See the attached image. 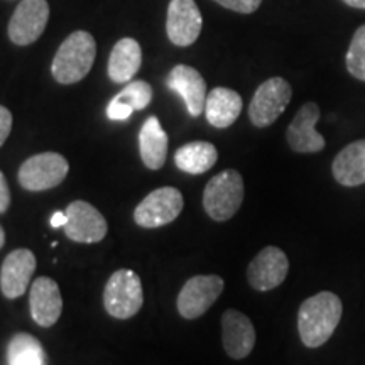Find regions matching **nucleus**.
<instances>
[{
	"instance_id": "obj_8",
	"label": "nucleus",
	"mask_w": 365,
	"mask_h": 365,
	"mask_svg": "<svg viewBox=\"0 0 365 365\" xmlns=\"http://www.w3.org/2000/svg\"><path fill=\"white\" fill-rule=\"evenodd\" d=\"M225 282L220 276H195L185 282L178 294V312L185 319L203 317L213 303L220 298Z\"/></svg>"
},
{
	"instance_id": "obj_22",
	"label": "nucleus",
	"mask_w": 365,
	"mask_h": 365,
	"mask_svg": "<svg viewBox=\"0 0 365 365\" xmlns=\"http://www.w3.org/2000/svg\"><path fill=\"white\" fill-rule=\"evenodd\" d=\"M217 159V148L205 140H193V143L185 144L175 154L176 166L188 175H203L215 166Z\"/></svg>"
},
{
	"instance_id": "obj_23",
	"label": "nucleus",
	"mask_w": 365,
	"mask_h": 365,
	"mask_svg": "<svg viewBox=\"0 0 365 365\" xmlns=\"http://www.w3.org/2000/svg\"><path fill=\"white\" fill-rule=\"evenodd\" d=\"M9 365H46L41 341L29 333H16L7 345Z\"/></svg>"
},
{
	"instance_id": "obj_17",
	"label": "nucleus",
	"mask_w": 365,
	"mask_h": 365,
	"mask_svg": "<svg viewBox=\"0 0 365 365\" xmlns=\"http://www.w3.org/2000/svg\"><path fill=\"white\" fill-rule=\"evenodd\" d=\"M29 307L31 317L39 327H53L63 312V298L56 281L51 277H38L31 286Z\"/></svg>"
},
{
	"instance_id": "obj_24",
	"label": "nucleus",
	"mask_w": 365,
	"mask_h": 365,
	"mask_svg": "<svg viewBox=\"0 0 365 365\" xmlns=\"http://www.w3.org/2000/svg\"><path fill=\"white\" fill-rule=\"evenodd\" d=\"M113 98L130 107L132 110H144L150 103V100H153V86L144 80L129 81V85Z\"/></svg>"
},
{
	"instance_id": "obj_25",
	"label": "nucleus",
	"mask_w": 365,
	"mask_h": 365,
	"mask_svg": "<svg viewBox=\"0 0 365 365\" xmlns=\"http://www.w3.org/2000/svg\"><path fill=\"white\" fill-rule=\"evenodd\" d=\"M345 61L350 75L365 81V24L355 31Z\"/></svg>"
},
{
	"instance_id": "obj_16",
	"label": "nucleus",
	"mask_w": 365,
	"mask_h": 365,
	"mask_svg": "<svg viewBox=\"0 0 365 365\" xmlns=\"http://www.w3.org/2000/svg\"><path fill=\"white\" fill-rule=\"evenodd\" d=\"M168 86L182 98L191 117H200L207 102V83L198 70L188 65H178L168 76Z\"/></svg>"
},
{
	"instance_id": "obj_15",
	"label": "nucleus",
	"mask_w": 365,
	"mask_h": 365,
	"mask_svg": "<svg viewBox=\"0 0 365 365\" xmlns=\"http://www.w3.org/2000/svg\"><path fill=\"white\" fill-rule=\"evenodd\" d=\"M38 261L29 249H16L7 255L0 269V289L9 299L21 298L29 287Z\"/></svg>"
},
{
	"instance_id": "obj_12",
	"label": "nucleus",
	"mask_w": 365,
	"mask_h": 365,
	"mask_svg": "<svg viewBox=\"0 0 365 365\" xmlns=\"http://www.w3.org/2000/svg\"><path fill=\"white\" fill-rule=\"evenodd\" d=\"M319 117L322 112L314 102L304 103L296 113L286 130V140L294 153L314 154L325 149V137L317 132Z\"/></svg>"
},
{
	"instance_id": "obj_27",
	"label": "nucleus",
	"mask_w": 365,
	"mask_h": 365,
	"mask_svg": "<svg viewBox=\"0 0 365 365\" xmlns=\"http://www.w3.org/2000/svg\"><path fill=\"white\" fill-rule=\"evenodd\" d=\"M11 130H12V113L9 108L0 105V148H2L4 143L7 140Z\"/></svg>"
},
{
	"instance_id": "obj_1",
	"label": "nucleus",
	"mask_w": 365,
	"mask_h": 365,
	"mask_svg": "<svg viewBox=\"0 0 365 365\" xmlns=\"http://www.w3.org/2000/svg\"><path fill=\"white\" fill-rule=\"evenodd\" d=\"M341 301L330 291L312 296L301 303L298 312V331L308 349H318L331 339L341 319Z\"/></svg>"
},
{
	"instance_id": "obj_5",
	"label": "nucleus",
	"mask_w": 365,
	"mask_h": 365,
	"mask_svg": "<svg viewBox=\"0 0 365 365\" xmlns=\"http://www.w3.org/2000/svg\"><path fill=\"white\" fill-rule=\"evenodd\" d=\"M293 98V88L284 78H269L255 90L249 105V118L255 127H269L282 115Z\"/></svg>"
},
{
	"instance_id": "obj_10",
	"label": "nucleus",
	"mask_w": 365,
	"mask_h": 365,
	"mask_svg": "<svg viewBox=\"0 0 365 365\" xmlns=\"http://www.w3.org/2000/svg\"><path fill=\"white\" fill-rule=\"evenodd\" d=\"M65 212L68 220L63 228L68 239L78 244H97L105 239L108 230L107 220L93 205L76 200L68 205Z\"/></svg>"
},
{
	"instance_id": "obj_14",
	"label": "nucleus",
	"mask_w": 365,
	"mask_h": 365,
	"mask_svg": "<svg viewBox=\"0 0 365 365\" xmlns=\"http://www.w3.org/2000/svg\"><path fill=\"white\" fill-rule=\"evenodd\" d=\"M222 344L227 355L242 360L252 354L255 346V328L247 314L227 309L222 314Z\"/></svg>"
},
{
	"instance_id": "obj_13",
	"label": "nucleus",
	"mask_w": 365,
	"mask_h": 365,
	"mask_svg": "<svg viewBox=\"0 0 365 365\" xmlns=\"http://www.w3.org/2000/svg\"><path fill=\"white\" fill-rule=\"evenodd\" d=\"M202 12L195 0H171L168 7L166 33L173 44L191 46L202 34Z\"/></svg>"
},
{
	"instance_id": "obj_18",
	"label": "nucleus",
	"mask_w": 365,
	"mask_h": 365,
	"mask_svg": "<svg viewBox=\"0 0 365 365\" xmlns=\"http://www.w3.org/2000/svg\"><path fill=\"white\" fill-rule=\"evenodd\" d=\"M333 178L341 186H360L365 182V139L345 145L333 159Z\"/></svg>"
},
{
	"instance_id": "obj_26",
	"label": "nucleus",
	"mask_w": 365,
	"mask_h": 365,
	"mask_svg": "<svg viewBox=\"0 0 365 365\" xmlns=\"http://www.w3.org/2000/svg\"><path fill=\"white\" fill-rule=\"evenodd\" d=\"M213 2L220 4L222 7L230 9V11L239 14H252L261 7L262 0H213Z\"/></svg>"
},
{
	"instance_id": "obj_31",
	"label": "nucleus",
	"mask_w": 365,
	"mask_h": 365,
	"mask_svg": "<svg viewBox=\"0 0 365 365\" xmlns=\"http://www.w3.org/2000/svg\"><path fill=\"white\" fill-rule=\"evenodd\" d=\"M4 244H6V232H4L2 225H0V249L4 247Z\"/></svg>"
},
{
	"instance_id": "obj_4",
	"label": "nucleus",
	"mask_w": 365,
	"mask_h": 365,
	"mask_svg": "<svg viewBox=\"0 0 365 365\" xmlns=\"http://www.w3.org/2000/svg\"><path fill=\"white\" fill-rule=\"evenodd\" d=\"M143 303V282L134 271L118 269L108 277L103 289V304L110 317L129 319L139 313Z\"/></svg>"
},
{
	"instance_id": "obj_21",
	"label": "nucleus",
	"mask_w": 365,
	"mask_h": 365,
	"mask_svg": "<svg viewBox=\"0 0 365 365\" xmlns=\"http://www.w3.org/2000/svg\"><path fill=\"white\" fill-rule=\"evenodd\" d=\"M139 150L144 166L149 170H161L168 158V134L158 117L150 115L140 127Z\"/></svg>"
},
{
	"instance_id": "obj_20",
	"label": "nucleus",
	"mask_w": 365,
	"mask_h": 365,
	"mask_svg": "<svg viewBox=\"0 0 365 365\" xmlns=\"http://www.w3.org/2000/svg\"><path fill=\"white\" fill-rule=\"evenodd\" d=\"M143 65V49L132 38L117 41L108 58V78L113 83H129Z\"/></svg>"
},
{
	"instance_id": "obj_7",
	"label": "nucleus",
	"mask_w": 365,
	"mask_h": 365,
	"mask_svg": "<svg viewBox=\"0 0 365 365\" xmlns=\"http://www.w3.org/2000/svg\"><path fill=\"white\" fill-rule=\"evenodd\" d=\"M185 207L180 190L164 186L145 196L134 210V222L143 228H158L175 222Z\"/></svg>"
},
{
	"instance_id": "obj_28",
	"label": "nucleus",
	"mask_w": 365,
	"mask_h": 365,
	"mask_svg": "<svg viewBox=\"0 0 365 365\" xmlns=\"http://www.w3.org/2000/svg\"><path fill=\"white\" fill-rule=\"evenodd\" d=\"M9 205H11V191H9L6 176L0 171V213H6Z\"/></svg>"
},
{
	"instance_id": "obj_30",
	"label": "nucleus",
	"mask_w": 365,
	"mask_h": 365,
	"mask_svg": "<svg viewBox=\"0 0 365 365\" xmlns=\"http://www.w3.org/2000/svg\"><path fill=\"white\" fill-rule=\"evenodd\" d=\"M346 6L354 7V9H364L365 11V0H344Z\"/></svg>"
},
{
	"instance_id": "obj_2",
	"label": "nucleus",
	"mask_w": 365,
	"mask_h": 365,
	"mask_svg": "<svg viewBox=\"0 0 365 365\" xmlns=\"http://www.w3.org/2000/svg\"><path fill=\"white\" fill-rule=\"evenodd\" d=\"M97 43L86 31H75L63 41L54 54L51 73L61 85H73L83 80L93 66Z\"/></svg>"
},
{
	"instance_id": "obj_3",
	"label": "nucleus",
	"mask_w": 365,
	"mask_h": 365,
	"mask_svg": "<svg viewBox=\"0 0 365 365\" xmlns=\"http://www.w3.org/2000/svg\"><path fill=\"white\" fill-rule=\"evenodd\" d=\"M244 202V178L239 171L225 170L213 176L203 191V208L215 222H227Z\"/></svg>"
},
{
	"instance_id": "obj_19",
	"label": "nucleus",
	"mask_w": 365,
	"mask_h": 365,
	"mask_svg": "<svg viewBox=\"0 0 365 365\" xmlns=\"http://www.w3.org/2000/svg\"><path fill=\"white\" fill-rule=\"evenodd\" d=\"M242 112V97L237 91L217 86L207 95L205 115L207 120L217 129H227L239 118Z\"/></svg>"
},
{
	"instance_id": "obj_29",
	"label": "nucleus",
	"mask_w": 365,
	"mask_h": 365,
	"mask_svg": "<svg viewBox=\"0 0 365 365\" xmlns=\"http://www.w3.org/2000/svg\"><path fill=\"white\" fill-rule=\"evenodd\" d=\"M66 212H54L53 217L49 218V223H51L53 228H59V227H65L66 225Z\"/></svg>"
},
{
	"instance_id": "obj_9",
	"label": "nucleus",
	"mask_w": 365,
	"mask_h": 365,
	"mask_svg": "<svg viewBox=\"0 0 365 365\" xmlns=\"http://www.w3.org/2000/svg\"><path fill=\"white\" fill-rule=\"evenodd\" d=\"M49 21L46 0H21L9 21V39L17 46H29L43 36Z\"/></svg>"
},
{
	"instance_id": "obj_6",
	"label": "nucleus",
	"mask_w": 365,
	"mask_h": 365,
	"mask_svg": "<svg viewBox=\"0 0 365 365\" xmlns=\"http://www.w3.org/2000/svg\"><path fill=\"white\" fill-rule=\"evenodd\" d=\"M70 164L58 153H41L31 156L19 168V182L27 191H46L65 181Z\"/></svg>"
},
{
	"instance_id": "obj_11",
	"label": "nucleus",
	"mask_w": 365,
	"mask_h": 365,
	"mask_svg": "<svg viewBox=\"0 0 365 365\" xmlns=\"http://www.w3.org/2000/svg\"><path fill=\"white\" fill-rule=\"evenodd\" d=\"M289 261L279 247L267 245L250 261L247 267V281L255 291H272L284 282Z\"/></svg>"
}]
</instances>
